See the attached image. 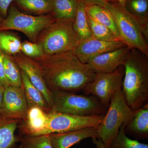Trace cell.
Masks as SVG:
<instances>
[{
  "label": "cell",
  "mask_w": 148,
  "mask_h": 148,
  "mask_svg": "<svg viewBox=\"0 0 148 148\" xmlns=\"http://www.w3.org/2000/svg\"><path fill=\"white\" fill-rule=\"evenodd\" d=\"M12 56L20 69L27 75L32 84L42 93L51 108L53 105L52 92L47 86L36 61L24 55L21 52Z\"/></svg>",
  "instance_id": "7c38bea8"
},
{
  "label": "cell",
  "mask_w": 148,
  "mask_h": 148,
  "mask_svg": "<svg viewBox=\"0 0 148 148\" xmlns=\"http://www.w3.org/2000/svg\"><path fill=\"white\" fill-rule=\"evenodd\" d=\"M14 4L27 13L36 16L51 13L52 0H14Z\"/></svg>",
  "instance_id": "ffe728a7"
},
{
  "label": "cell",
  "mask_w": 148,
  "mask_h": 148,
  "mask_svg": "<svg viewBox=\"0 0 148 148\" xmlns=\"http://www.w3.org/2000/svg\"><path fill=\"white\" fill-rule=\"evenodd\" d=\"M14 0H0V15L5 18L7 16L8 10Z\"/></svg>",
  "instance_id": "4dcf8cb0"
},
{
  "label": "cell",
  "mask_w": 148,
  "mask_h": 148,
  "mask_svg": "<svg viewBox=\"0 0 148 148\" xmlns=\"http://www.w3.org/2000/svg\"><path fill=\"white\" fill-rule=\"evenodd\" d=\"M133 110L127 105L121 89L113 96L107 112L97 127L98 138L107 147H110L122 124L131 117Z\"/></svg>",
  "instance_id": "8992f818"
},
{
  "label": "cell",
  "mask_w": 148,
  "mask_h": 148,
  "mask_svg": "<svg viewBox=\"0 0 148 148\" xmlns=\"http://www.w3.org/2000/svg\"><path fill=\"white\" fill-rule=\"evenodd\" d=\"M3 19L4 18H3V17L1 16V15H0V22H1V21H2L3 20Z\"/></svg>",
  "instance_id": "d590c367"
},
{
  "label": "cell",
  "mask_w": 148,
  "mask_h": 148,
  "mask_svg": "<svg viewBox=\"0 0 148 148\" xmlns=\"http://www.w3.org/2000/svg\"><path fill=\"white\" fill-rule=\"evenodd\" d=\"M21 38L17 34L9 31H0V51L13 56L21 52Z\"/></svg>",
  "instance_id": "cb8c5ba5"
},
{
  "label": "cell",
  "mask_w": 148,
  "mask_h": 148,
  "mask_svg": "<svg viewBox=\"0 0 148 148\" xmlns=\"http://www.w3.org/2000/svg\"><path fill=\"white\" fill-rule=\"evenodd\" d=\"M92 139V143L96 146V148H110L105 146L99 138H94Z\"/></svg>",
  "instance_id": "d6a6232c"
},
{
  "label": "cell",
  "mask_w": 148,
  "mask_h": 148,
  "mask_svg": "<svg viewBox=\"0 0 148 148\" xmlns=\"http://www.w3.org/2000/svg\"><path fill=\"white\" fill-rule=\"evenodd\" d=\"M85 7L86 6L82 3L78 2L76 14L73 23L76 43L92 36Z\"/></svg>",
  "instance_id": "d6986e66"
},
{
  "label": "cell",
  "mask_w": 148,
  "mask_h": 148,
  "mask_svg": "<svg viewBox=\"0 0 148 148\" xmlns=\"http://www.w3.org/2000/svg\"><path fill=\"white\" fill-rule=\"evenodd\" d=\"M73 20H56L44 28L36 43L42 48L44 55L60 54L73 51L76 43Z\"/></svg>",
  "instance_id": "277c9868"
},
{
  "label": "cell",
  "mask_w": 148,
  "mask_h": 148,
  "mask_svg": "<svg viewBox=\"0 0 148 148\" xmlns=\"http://www.w3.org/2000/svg\"><path fill=\"white\" fill-rule=\"evenodd\" d=\"M21 121L0 115V148H17L21 136L15 132Z\"/></svg>",
  "instance_id": "2e32d148"
},
{
  "label": "cell",
  "mask_w": 148,
  "mask_h": 148,
  "mask_svg": "<svg viewBox=\"0 0 148 148\" xmlns=\"http://www.w3.org/2000/svg\"><path fill=\"white\" fill-rule=\"evenodd\" d=\"M124 72L122 66L111 73H97L82 91L84 95L96 97L108 108L113 96L122 88Z\"/></svg>",
  "instance_id": "ba28073f"
},
{
  "label": "cell",
  "mask_w": 148,
  "mask_h": 148,
  "mask_svg": "<svg viewBox=\"0 0 148 148\" xmlns=\"http://www.w3.org/2000/svg\"><path fill=\"white\" fill-rule=\"evenodd\" d=\"M125 131L139 135L148 134V104L133 111L132 116L125 123Z\"/></svg>",
  "instance_id": "ac0fdd59"
},
{
  "label": "cell",
  "mask_w": 148,
  "mask_h": 148,
  "mask_svg": "<svg viewBox=\"0 0 148 148\" xmlns=\"http://www.w3.org/2000/svg\"><path fill=\"white\" fill-rule=\"evenodd\" d=\"M5 88L0 84V115L1 113L2 108L3 99L4 93Z\"/></svg>",
  "instance_id": "836d02e7"
},
{
  "label": "cell",
  "mask_w": 148,
  "mask_h": 148,
  "mask_svg": "<svg viewBox=\"0 0 148 148\" xmlns=\"http://www.w3.org/2000/svg\"><path fill=\"white\" fill-rule=\"evenodd\" d=\"M29 108L23 86L5 88L1 115L8 118L24 120Z\"/></svg>",
  "instance_id": "30bf717a"
},
{
  "label": "cell",
  "mask_w": 148,
  "mask_h": 148,
  "mask_svg": "<svg viewBox=\"0 0 148 148\" xmlns=\"http://www.w3.org/2000/svg\"><path fill=\"white\" fill-rule=\"evenodd\" d=\"M104 116H79L50 111L48 114L47 135L98 127Z\"/></svg>",
  "instance_id": "9c48e42d"
},
{
  "label": "cell",
  "mask_w": 148,
  "mask_h": 148,
  "mask_svg": "<svg viewBox=\"0 0 148 148\" xmlns=\"http://www.w3.org/2000/svg\"><path fill=\"white\" fill-rule=\"evenodd\" d=\"M5 73L10 86L20 88L22 86L21 69L12 56L3 53Z\"/></svg>",
  "instance_id": "d4e9b609"
},
{
  "label": "cell",
  "mask_w": 148,
  "mask_h": 148,
  "mask_svg": "<svg viewBox=\"0 0 148 148\" xmlns=\"http://www.w3.org/2000/svg\"><path fill=\"white\" fill-rule=\"evenodd\" d=\"M148 56L136 49H130L123 66L122 90L132 110L148 103Z\"/></svg>",
  "instance_id": "7a4b0ae2"
},
{
  "label": "cell",
  "mask_w": 148,
  "mask_h": 148,
  "mask_svg": "<svg viewBox=\"0 0 148 148\" xmlns=\"http://www.w3.org/2000/svg\"><path fill=\"white\" fill-rule=\"evenodd\" d=\"M106 8L113 18L122 41L130 49H136L148 56V32L138 20L116 0H109Z\"/></svg>",
  "instance_id": "3957f363"
},
{
  "label": "cell",
  "mask_w": 148,
  "mask_h": 148,
  "mask_svg": "<svg viewBox=\"0 0 148 148\" xmlns=\"http://www.w3.org/2000/svg\"><path fill=\"white\" fill-rule=\"evenodd\" d=\"M79 2L82 3L86 6L98 5L106 8L109 0H77Z\"/></svg>",
  "instance_id": "1f68e13d"
},
{
  "label": "cell",
  "mask_w": 148,
  "mask_h": 148,
  "mask_svg": "<svg viewBox=\"0 0 148 148\" xmlns=\"http://www.w3.org/2000/svg\"><path fill=\"white\" fill-rule=\"evenodd\" d=\"M40 69L49 89L52 92L82 91L96 73L80 61L73 51L34 59Z\"/></svg>",
  "instance_id": "6da1fadb"
},
{
  "label": "cell",
  "mask_w": 148,
  "mask_h": 148,
  "mask_svg": "<svg viewBox=\"0 0 148 148\" xmlns=\"http://www.w3.org/2000/svg\"><path fill=\"white\" fill-rule=\"evenodd\" d=\"M55 21L51 14L36 16L24 13L12 3L9 8L7 16L0 22V31H18L24 34L30 41L36 42L40 32Z\"/></svg>",
  "instance_id": "52a82bcc"
},
{
  "label": "cell",
  "mask_w": 148,
  "mask_h": 148,
  "mask_svg": "<svg viewBox=\"0 0 148 148\" xmlns=\"http://www.w3.org/2000/svg\"><path fill=\"white\" fill-rule=\"evenodd\" d=\"M116 1L119 3L121 5L123 6H124L126 0H116Z\"/></svg>",
  "instance_id": "e575fe53"
},
{
  "label": "cell",
  "mask_w": 148,
  "mask_h": 148,
  "mask_svg": "<svg viewBox=\"0 0 148 148\" xmlns=\"http://www.w3.org/2000/svg\"><path fill=\"white\" fill-rule=\"evenodd\" d=\"M21 53L29 58L36 59L44 55L42 48L36 42L26 40L21 44Z\"/></svg>",
  "instance_id": "f1b7e54d"
},
{
  "label": "cell",
  "mask_w": 148,
  "mask_h": 148,
  "mask_svg": "<svg viewBox=\"0 0 148 148\" xmlns=\"http://www.w3.org/2000/svg\"><path fill=\"white\" fill-rule=\"evenodd\" d=\"M124 123L111 143L110 148H148V145L132 140L127 137L125 129Z\"/></svg>",
  "instance_id": "4316f807"
},
{
  "label": "cell",
  "mask_w": 148,
  "mask_h": 148,
  "mask_svg": "<svg viewBox=\"0 0 148 148\" xmlns=\"http://www.w3.org/2000/svg\"><path fill=\"white\" fill-rule=\"evenodd\" d=\"M130 49L125 46L96 56L87 64L96 73L114 71L123 66Z\"/></svg>",
  "instance_id": "4fadbf2b"
},
{
  "label": "cell",
  "mask_w": 148,
  "mask_h": 148,
  "mask_svg": "<svg viewBox=\"0 0 148 148\" xmlns=\"http://www.w3.org/2000/svg\"><path fill=\"white\" fill-rule=\"evenodd\" d=\"M85 9L87 14L93 20L108 28L121 39L116 25L108 10L98 5L86 6Z\"/></svg>",
  "instance_id": "7402d4cb"
},
{
  "label": "cell",
  "mask_w": 148,
  "mask_h": 148,
  "mask_svg": "<svg viewBox=\"0 0 148 148\" xmlns=\"http://www.w3.org/2000/svg\"><path fill=\"white\" fill-rule=\"evenodd\" d=\"M122 42H109L92 36L76 44L73 52L81 62L87 64L92 58L125 46Z\"/></svg>",
  "instance_id": "8fae6325"
},
{
  "label": "cell",
  "mask_w": 148,
  "mask_h": 148,
  "mask_svg": "<svg viewBox=\"0 0 148 148\" xmlns=\"http://www.w3.org/2000/svg\"></svg>",
  "instance_id": "8d00e7d4"
},
{
  "label": "cell",
  "mask_w": 148,
  "mask_h": 148,
  "mask_svg": "<svg viewBox=\"0 0 148 148\" xmlns=\"http://www.w3.org/2000/svg\"><path fill=\"white\" fill-rule=\"evenodd\" d=\"M48 113L38 107L29 108L26 119L18 125L21 136L47 135Z\"/></svg>",
  "instance_id": "5bb4252c"
},
{
  "label": "cell",
  "mask_w": 148,
  "mask_h": 148,
  "mask_svg": "<svg viewBox=\"0 0 148 148\" xmlns=\"http://www.w3.org/2000/svg\"><path fill=\"white\" fill-rule=\"evenodd\" d=\"M22 86L29 108L37 107L47 112L51 111V108L39 90L34 86L27 75L21 70Z\"/></svg>",
  "instance_id": "e0dca14e"
},
{
  "label": "cell",
  "mask_w": 148,
  "mask_h": 148,
  "mask_svg": "<svg viewBox=\"0 0 148 148\" xmlns=\"http://www.w3.org/2000/svg\"><path fill=\"white\" fill-rule=\"evenodd\" d=\"M18 148H53L49 135L32 136H21Z\"/></svg>",
  "instance_id": "83f0119b"
},
{
  "label": "cell",
  "mask_w": 148,
  "mask_h": 148,
  "mask_svg": "<svg viewBox=\"0 0 148 148\" xmlns=\"http://www.w3.org/2000/svg\"><path fill=\"white\" fill-rule=\"evenodd\" d=\"M87 18L92 37L106 41L122 42L120 39L108 28L95 21L88 14Z\"/></svg>",
  "instance_id": "484cf974"
},
{
  "label": "cell",
  "mask_w": 148,
  "mask_h": 148,
  "mask_svg": "<svg viewBox=\"0 0 148 148\" xmlns=\"http://www.w3.org/2000/svg\"><path fill=\"white\" fill-rule=\"evenodd\" d=\"M53 8L51 14L56 20L74 21L77 8V0H52Z\"/></svg>",
  "instance_id": "44dd1931"
},
{
  "label": "cell",
  "mask_w": 148,
  "mask_h": 148,
  "mask_svg": "<svg viewBox=\"0 0 148 148\" xmlns=\"http://www.w3.org/2000/svg\"><path fill=\"white\" fill-rule=\"evenodd\" d=\"M53 148H70L82 140L98 138L97 127H87L70 132L49 134Z\"/></svg>",
  "instance_id": "9a60e30c"
},
{
  "label": "cell",
  "mask_w": 148,
  "mask_h": 148,
  "mask_svg": "<svg viewBox=\"0 0 148 148\" xmlns=\"http://www.w3.org/2000/svg\"><path fill=\"white\" fill-rule=\"evenodd\" d=\"M52 112L79 116L104 115L108 108L92 95L52 92Z\"/></svg>",
  "instance_id": "5b68a950"
},
{
  "label": "cell",
  "mask_w": 148,
  "mask_h": 148,
  "mask_svg": "<svg viewBox=\"0 0 148 148\" xmlns=\"http://www.w3.org/2000/svg\"><path fill=\"white\" fill-rule=\"evenodd\" d=\"M0 84L5 88L9 86L8 81L5 76L4 64L3 55L0 51Z\"/></svg>",
  "instance_id": "f546056e"
},
{
  "label": "cell",
  "mask_w": 148,
  "mask_h": 148,
  "mask_svg": "<svg viewBox=\"0 0 148 148\" xmlns=\"http://www.w3.org/2000/svg\"><path fill=\"white\" fill-rule=\"evenodd\" d=\"M124 7L148 32V0H126Z\"/></svg>",
  "instance_id": "603a6c76"
}]
</instances>
